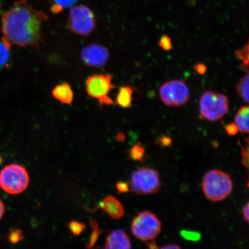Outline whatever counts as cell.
Wrapping results in <instances>:
<instances>
[{
  "label": "cell",
  "mask_w": 249,
  "mask_h": 249,
  "mask_svg": "<svg viewBox=\"0 0 249 249\" xmlns=\"http://www.w3.org/2000/svg\"><path fill=\"white\" fill-rule=\"evenodd\" d=\"M100 208L114 219H120L124 215L123 205L113 196H107L101 202Z\"/></svg>",
  "instance_id": "7c38bea8"
},
{
  "label": "cell",
  "mask_w": 249,
  "mask_h": 249,
  "mask_svg": "<svg viewBox=\"0 0 249 249\" xmlns=\"http://www.w3.org/2000/svg\"><path fill=\"white\" fill-rule=\"evenodd\" d=\"M23 235L22 232L19 230H15L12 231L9 235V241L12 244H17V243L22 240Z\"/></svg>",
  "instance_id": "cb8c5ba5"
},
{
  "label": "cell",
  "mask_w": 249,
  "mask_h": 249,
  "mask_svg": "<svg viewBox=\"0 0 249 249\" xmlns=\"http://www.w3.org/2000/svg\"><path fill=\"white\" fill-rule=\"evenodd\" d=\"M110 56V52L107 48L96 43L85 46L81 52V59L83 63L90 67H104Z\"/></svg>",
  "instance_id": "30bf717a"
},
{
  "label": "cell",
  "mask_w": 249,
  "mask_h": 249,
  "mask_svg": "<svg viewBox=\"0 0 249 249\" xmlns=\"http://www.w3.org/2000/svg\"><path fill=\"white\" fill-rule=\"evenodd\" d=\"M249 107L248 106L239 109L235 116V124L242 133H249Z\"/></svg>",
  "instance_id": "9a60e30c"
},
{
  "label": "cell",
  "mask_w": 249,
  "mask_h": 249,
  "mask_svg": "<svg viewBox=\"0 0 249 249\" xmlns=\"http://www.w3.org/2000/svg\"><path fill=\"white\" fill-rule=\"evenodd\" d=\"M91 225L93 227V231L91 236H90L88 244H87V248H92L95 244L96 242L98 240L99 234L101 233L95 221H91Z\"/></svg>",
  "instance_id": "44dd1931"
},
{
  "label": "cell",
  "mask_w": 249,
  "mask_h": 249,
  "mask_svg": "<svg viewBox=\"0 0 249 249\" xmlns=\"http://www.w3.org/2000/svg\"><path fill=\"white\" fill-rule=\"evenodd\" d=\"M243 215L245 218V219L249 222V205L247 203L243 210Z\"/></svg>",
  "instance_id": "1f68e13d"
},
{
  "label": "cell",
  "mask_w": 249,
  "mask_h": 249,
  "mask_svg": "<svg viewBox=\"0 0 249 249\" xmlns=\"http://www.w3.org/2000/svg\"><path fill=\"white\" fill-rule=\"evenodd\" d=\"M249 44H247L242 49L235 51L236 56L243 62L242 69L247 74H249Z\"/></svg>",
  "instance_id": "ac0fdd59"
},
{
  "label": "cell",
  "mask_w": 249,
  "mask_h": 249,
  "mask_svg": "<svg viewBox=\"0 0 249 249\" xmlns=\"http://www.w3.org/2000/svg\"><path fill=\"white\" fill-rule=\"evenodd\" d=\"M116 188L120 194L131 191L129 183L126 182L121 181L118 182L116 185Z\"/></svg>",
  "instance_id": "484cf974"
},
{
  "label": "cell",
  "mask_w": 249,
  "mask_h": 249,
  "mask_svg": "<svg viewBox=\"0 0 249 249\" xmlns=\"http://www.w3.org/2000/svg\"><path fill=\"white\" fill-rule=\"evenodd\" d=\"M249 74H246L239 80L238 85L236 86V91L238 95L243 101L245 102H249Z\"/></svg>",
  "instance_id": "2e32d148"
},
{
  "label": "cell",
  "mask_w": 249,
  "mask_h": 249,
  "mask_svg": "<svg viewBox=\"0 0 249 249\" xmlns=\"http://www.w3.org/2000/svg\"><path fill=\"white\" fill-rule=\"evenodd\" d=\"M77 0H54L55 4L61 6L62 8H68L72 6Z\"/></svg>",
  "instance_id": "83f0119b"
},
{
  "label": "cell",
  "mask_w": 249,
  "mask_h": 249,
  "mask_svg": "<svg viewBox=\"0 0 249 249\" xmlns=\"http://www.w3.org/2000/svg\"><path fill=\"white\" fill-rule=\"evenodd\" d=\"M225 129L227 133L230 136L236 135L239 130L235 123L226 124Z\"/></svg>",
  "instance_id": "4316f807"
},
{
  "label": "cell",
  "mask_w": 249,
  "mask_h": 249,
  "mask_svg": "<svg viewBox=\"0 0 249 249\" xmlns=\"http://www.w3.org/2000/svg\"><path fill=\"white\" fill-rule=\"evenodd\" d=\"M117 140L119 142H124L125 140V136L123 133H118L117 135Z\"/></svg>",
  "instance_id": "d590c367"
},
{
  "label": "cell",
  "mask_w": 249,
  "mask_h": 249,
  "mask_svg": "<svg viewBox=\"0 0 249 249\" xmlns=\"http://www.w3.org/2000/svg\"><path fill=\"white\" fill-rule=\"evenodd\" d=\"M134 89L129 86L121 87L117 95L116 104L124 108L132 107Z\"/></svg>",
  "instance_id": "5bb4252c"
},
{
  "label": "cell",
  "mask_w": 249,
  "mask_h": 249,
  "mask_svg": "<svg viewBox=\"0 0 249 249\" xmlns=\"http://www.w3.org/2000/svg\"><path fill=\"white\" fill-rule=\"evenodd\" d=\"M62 9H63V8H62L61 6L55 4V3L53 4L51 7V11L52 13H53L54 14H60L62 11Z\"/></svg>",
  "instance_id": "4dcf8cb0"
},
{
  "label": "cell",
  "mask_w": 249,
  "mask_h": 249,
  "mask_svg": "<svg viewBox=\"0 0 249 249\" xmlns=\"http://www.w3.org/2000/svg\"><path fill=\"white\" fill-rule=\"evenodd\" d=\"M180 234L182 237L189 241L198 242L201 238V235L200 232L193 231V230H182Z\"/></svg>",
  "instance_id": "ffe728a7"
},
{
  "label": "cell",
  "mask_w": 249,
  "mask_h": 249,
  "mask_svg": "<svg viewBox=\"0 0 249 249\" xmlns=\"http://www.w3.org/2000/svg\"><path fill=\"white\" fill-rule=\"evenodd\" d=\"M242 163L246 167H249V148H242Z\"/></svg>",
  "instance_id": "f1b7e54d"
},
{
  "label": "cell",
  "mask_w": 249,
  "mask_h": 249,
  "mask_svg": "<svg viewBox=\"0 0 249 249\" xmlns=\"http://www.w3.org/2000/svg\"><path fill=\"white\" fill-rule=\"evenodd\" d=\"M5 211V208L4 202H3L1 199L0 198V219L4 216Z\"/></svg>",
  "instance_id": "d6a6232c"
},
{
  "label": "cell",
  "mask_w": 249,
  "mask_h": 249,
  "mask_svg": "<svg viewBox=\"0 0 249 249\" xmlns=\"http://www.w3.org/2000/svg\"><path fill=\"white\" fill-rule=\"evenodd\" d=\"M157 144L161 148L171 147L172 144V139L169 136L161 135L160 139L157 140Z\"/></svg>",
  "instance_id": "d4e9b609"
},
{
  "label": "cell",
  "mask_w": 249,
  "mask_h": 249,
  "mask_svg": "<svg viewBox=\"0 0 249 249\" xmlns=\"http://www.w3.org/2000/svg\"><path fill=\"white\" fill-rule=\"evenodd\" d=\"M202 189L208 200L221 201L231 194L233 182L227 173L219 170H212L206 174L202 180Z\"/></svg>",
  "instance_id": "7a4b0ae2"
},
{
  "label": "cell",
  "mask_w": 249,
  "mask_h": 249,
  "mask_svg": "<svg viewBox=\"0 0 249 249\" xmlns=\"http://www.w3.org/2000/svg\"><path fill=\"white\" fill-rule=\"evenodd\" d=\"M159 45L164 51H170L173 48L172 42L170 37L166 34L160 37V41H159Z\"/></svg>",
  "instance_id": "603a6c76"
},
{
  "label": "cell",
  "mask_w": 249,
  "mask_h": 249,
  "mask_svg": "<svg viewBox=\"0 0 249 249\" xmlns=\"http://www.w3.org/2000/svg\"><path fill=\"white\" fill-rule=\"evenodd\" d=\"M229 101L227 96L211 90L202 93L199 102V117L202 120L216 121L229 113Z\"/></svg>",
  "instance_id": "3957f363"
},
{
  "label": "cell",
  "mask_w": 249,
  "mask_h": 249,
  "mask_svg": "<svg viewBox=\"0 0 249 249\" xmlns=\"http://www.w3.org/2000/svg\"><path fill=\"white\" fill-rule=\"evenodd\" d=\"M2 163V158L1 157H0V164H1Z\"/></svg>",
  "instance_id": "8d00e7d4"
},
{
  "label": "cell",
  "mask_w": 249,
  "mask_h": 249,
  "mask_svg": "<svg viewBox=\"0 0 249 249\" xmlns=\"http://www.w3.org/2000/svg\"><path fill=\"white\" fill-rule=\"evenodd\" d=\"M161 229L160 219L149 211L140 212L134 217L131 224L133 234L142 241L154 240L160 234Z\"/></svg>",
  "instance_id": "8992f818"
},
{
  "label": "cell",
  "mask_w": 249,
  "mask_h": 249,
  "mask_svg": "<svg viewBox=\"0 0 249 249\" xmlns=\"http://www.w3.org/2000/svg\"><path fill=\"white\" fill-rule=\"evenodd\" d=\"M160 173L149 167H140L133 171L130 180L131 191L140 196L157 194L161 188Z\"/></svg>",
  "instance_id": "5b68a950"
},
{
  "label": "cell",
  "mask_w": 249,
  "mask_h": 249,
  "mask_svg": "<svg viewBox=\"0 0 249 249\" xmlns=\"http://www.w3.org/2000/svg\"><path fill=\"white\" fill-rule=\"evenodd\" d=\"M68 24L70 30L74 34L88 37L96 27L95 15L87 6L76 5L71 9Z\"/></svg>",
  "instance_id": "52a82bcc"
},
{
  "label": "cell",
  "mask_w": 249,
  "mask_h": 249,
  "mask_svg": "<svg viewBox=\"0 0 249 249\" xmlns=\"http://www.w3.org/2000/svg\"><path fill=\"white\" fill-rule=\"evenodd\" d=\"M29 182V173L21 165H8L0 172V187L9 194H21L27 188Z\"/></svg>",
  "instance_id": "277c9868"
},
{
  "label": "cell",
  "mask_w": 249,
  "mask_h": 249,
  "mask_svg": "<svg viewBox=\"0 0 249 249\" xmlns=\"http://www.w3.org/2000/svg\"><path fill=\"white\" fill-rule=\"evenodd\" d=\"M160 96L161 101L166 107H178L189 101L190 91L185 82L179 80H172L161 85Z\"/></svg>",
  "instance_id": "9c48e42d"
},
{
  "label": "cell",
  "mask_w": 249,
  "mask_h": 249,
  "mask_svg": "<svg viewBox=\"0 0 249 249\" xmlns=\"http://www.w3.org/2000/svg\"><path fill=\"white\" fill-rule=\"evenodd\" d=\"M113 77L110 74H96L87 78L85 87L87 93L91 97L97 99L101 106L114 104L108 94L115 89L112 83Z\"/></svg>",
  "instance_id": "ba28073f"
},
{
  "label": "cell",
  "mask_w": 249,
  "mask_h": 249,
  "mask_svg": "<svg viewBox=\"0 0 249 249\" xmlns=\"http://www.w3.org/2000/svg\"><path fill=\"white\" fill-rule=\"evenodd\" d=\"M49 19L44 12L36 10L27 0H18L2 15V40L9 47L17 45L39 49L43 42L42 26Z\"/></svg>",
  "instance_id": "6da1fadb"
},
{
  "label": "cell",
  "mask_w": 249,
  "mask_h": 249,
  "mask_svg": "<svg viewBox=\"0 0 249 249\" xmlns=\"http://www.w3.org/2000/svg\"><path fill=\"white\" fill-rule=\"evenodd\" d=\"M129 158L134 161H142L145 155V148L141 143H136L129 150Z\"/></svg>",
  "instance_id": "e0dca14e"
},
{
  "label": "cell",
  "mask_w": 249,
  "mask_h": 249,
  "mask_svg": "<svg viewBox=\"0 0 249 249\" xmlns=\"http://www.w3.org/2000/svg\"><path fill=\"white\" fill-rule=\"evenodd\" d=\"M150 242L147 243V247L149 249H158L157 244L155 241H150Z\"/></svg>",
  "instance_id": "e575fe53"
},
{
  "label": "cell",
  "mask_w": 249,
  "mask_h": 249,
  "mask_svg": "<svg viewBox=\"0 0 249 249\" xmlns=\"http://www.w3.org/2000/svg\"><path fill=\"white\" fill-rule=\"evenodd\" d=\"M9 47L3 41H0V68L4 67L8 64L9 60Z\"/></svg>",
  "instance_id": "d6986e66"
},
{
  "label": "cell",
  "mask_w": 249,
  "mask_h": 249,
  "mask_svg": "<svg viewBox=\"0 0 249 249\" xmlns=\"http://www.w3.org/2000/svg\"><path fill=\"white\" fill-rule=\"evenodd\" d=\"M194 69L198 74L202 75L206 72L207 67L204 64L199 62V63L195 65Z\"/></svg>",
  "instance_id": "f546056e"
},
{
  "label": "cell",
  "mask_w": 249,
  "mask_h": 249,
  "mask_svg": "<svg viewBox=\"0 0 249 249\" xmlns=\"http://www.w3.org/2000/svg\"><path fill=\"white\" fill-rule=\"evenodd\" d=\"M105 248L109 249H129L132 244L129 236L123 230H116L109 234L106 239Z\"/></svg>",
  "instance_id": "8fae6325"
},
{
  "label": "cell",
  "mask_w": 249,
  "mask_h": 249,
  "mask_svg": "<svg viewBox=\"0 0 249 249\" xmlns=\"http://www.w3.org/2000/svg\"><path fill=\"white\" fill-rule=\"evenodd\" d=\"M69 227L73 234L77 236L86 229V226L83 223L73 220L70 223Z\"/></svg>",
  "instance_id": "7402d4cb"
},
{
  "label": "cell",
  "mask_w": 249,
  "mask_h": 249,
  "mask_svg": "<svg viewBox=\"0 0 249 249\" xmlns=\"http://www.w3.org/2000/svg\"><path fill=\"white\" fill-rule=\"evenodd\" d=\"M181 247H179L178 245H175V244H171V245H168L167 246H164L163 247H161V249H180Z\"/></svg>",
  "instance_id": "836d02e7"
},
{
  "label": "cell",
  "mask_w": 249,
  "mask_h": 249,
  "mask_svg": "<svg viewBox=\"0 0 249 249\" xmlns=\"http://www.w3.org/2000/svg\"><path fill=\"white\" fill-rule=\"evenodd\" d=\"M53 97L63 104H70L73 101V91L71 87L67 83H63L54 87L52 90Z\"/></svg>",
  "instance_id": "4fadbf2b"
}]
</instances>
